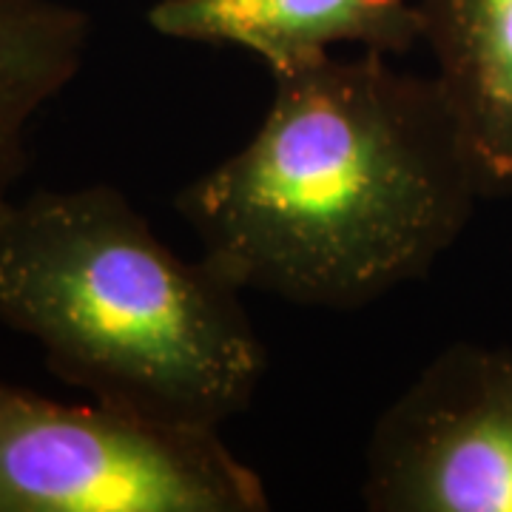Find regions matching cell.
Instances as JSON below:
<instances>
[{
  "instance_id": "cell-4",
  "label": "cell",
  "mask_w": 512,
  "mask_h": 512,
  "mask_svg": "<svg viewBox=\"0 0 512 512\" xmlns=\"http://www.w3.org/2000/svg\"><path fill=\"white\" fill-rule=\"evenodd\" d=\"M370 512H512V348L456 342L373 424Z\"/></svg>"
},
{
  "instance_id": "cell-7",
  "label": "cell",
  "mask_w": 512,
  "mask_h": 512,
  "mask_svg": "<svg viewBox=\"0 0 512 512\" xmlns=\"http://www.w3.org/2000/svg\"><path fill=\"white\" fill-rule=\"evenodd\" d=\"M92 20L60 0H0V205L29 168V126L72 83Z\"/></svg>"
},
{
  "instance_id": "cell-1",
  "label": "cell",
  "mask_w": 512,
  "mask_h": 512,
  "mask_svg": "<svg viewBox=\"0 0 512 512\" xmlns=\"http://www.w3.org/2000/svg\"><path fill=\"white\" fill-rule=\"evenodd\" d=\"M271 77L251 140L174 200L202 259L242 293L325 311L424 279L487 200L439 77L376 52Z\"/></svg>"
},
{
  "instance_id": "cell-2",
  "label": "cell",
  "mask_w": 512,
  "mask_h": 512,
  "mask_svg": "<svg viewBox=\"0 0 512 512\" xmlns=\"http://www.w3.org/2000/svg\"><path fill=\"white\" fill-rule=\"evenodd\" d=\"M0 322L60 382L168 427L220 430L268 370L237 285L174 254L106 183L0 205Z\"/></svg>"
},
{
  "instance_id": "cell-6",
  "label": "cell",
  "mask_w": 512,
  "mask_h": 512,
  "mask_svg": "<svg viewBox=\"0 0 512 512\" xmlns=\"http://www.w3.org/2000/svg\"><path fill=\"white\" fill-rule=\"evenodd\" d=\"M436 77L476 151L484 194H512V0H416Z\"/></svg>"
},
{
  "instance_id": "cell-5",
  "label": "cell",
  "mask_w": 512,
  "mask_h": 512,
  "mask_svg": "<svg viewBox=\"0 0 512 512\" xmlns=\"http://www.w3.org/2000/svg\"><path fill=\"white\" fill-rule=\"evenodd\" d=\"M148 26L183 43L245 49L271 72L333 46L393 57L424 43L416 0H157Z\"/></svg>"
},
{
  "instance_id": "cell-3",
  "label": "cell",
  "mask_w": 512,
  "mask_h": 512,
  "mask_svg": "<svg viewBox=\"0 0 512 512\" xmlns=\"http://www.w3.org/2000/svg\"><path fill=\"white\" fill-rule=\"evenodd\" d=\"M220 430H185L0 382V512H265Z\"/></svg>"
}]
</instances>
